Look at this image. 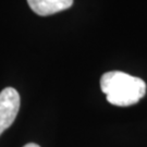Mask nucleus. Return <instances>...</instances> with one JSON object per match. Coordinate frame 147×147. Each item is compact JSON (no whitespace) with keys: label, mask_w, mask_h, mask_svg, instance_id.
Instances as JSON below:
<instances>
[{"label":"nucleus","mask_w":147,"mask_h":147,"mask_svg":"<svg viewBox=\"0 0 147 147\" xmlns=\"http://www.w3.org/2000/svg\"><path fill=\"white\" fill-rule=\"evenodd\" d=\"M100 88L111 105L118 107L135 105L146 94V83L142 79L121 71L102 74Z\"/></svg>","instance_id":"obj_1"},{"label":"nucleus","mask_w":147,"mask_h":147,"mask_svg":"<svg viewBox=\"0 0 147 147\" xmlns=\"http://www.w3.org/2000/svg\"><path fill=\"white\" fill-rule=\"evenodd\" d=\"M20 109V95L13 87L0 93V135L14 122Z\"/></svg>","instance_id":"obj_2"},{"label":"nucleus","mask_w":147,"mask_h":147,"mask_svg":"<svg viewBox=\"0 0 147 147\" xmlns=\"http://www.w3.org/2000/svg\"><path fill=\"white\" fill-rule=\"evenodd\" d=\"M27 3L36 14L47 16L71 8L73 0H27Z\"/></svg>","instance_id":"obj_3"},{"label":"nucleus","mask_w":147,"mask_h":147,"mask_svg":"<svg viewBox=\"0 0 147 147\" xmlns=\"http://www.w3.org/2000/svg\"><path fill=\"white\" fill-rule=\"evenodd\" d=\"M23 147H40V146H39V145H37V144H34V143H30V144L24 145Z\"/></svg>","instance_id":"obj_4"}]
</instances>
